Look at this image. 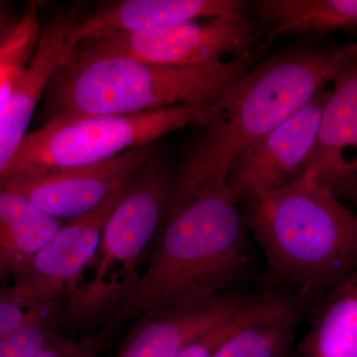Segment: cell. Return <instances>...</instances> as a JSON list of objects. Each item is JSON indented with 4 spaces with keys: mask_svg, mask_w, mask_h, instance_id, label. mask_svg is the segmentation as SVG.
Wrapping results in <instances>:
<instances>
[{
    "mask_svg": "<svg viewBox=\"0 0 357 357\" xmlns=\"http://www.w3.org/2000/svg\"><path fill=\"white\" fill-rule=\"evenodd\" d=\"M239 202L227 185L171 202L137 283L105 328L112 332L149 312L243 290L253 250Z\"/></svg>",
    "mask_w": 357,
    "mask_h": 357,
    "instance_id": "obj_1",
    "label": "cell"
},
{
    "mask_svg": "<svg viewBox=\"0 0 357 357\" xmlns=\"http://www.w3.org/2000/svg\"><path fill=\"white\" fill-rule=\"evenodd\" d=\"M356 60L357 43H351L282 52L255 65L192 141L175 170L172 201L227 185L244 149L306 107Z\"/></svg>",
    "mask_w": 357,
    "mask_h": 357,
    "instance_id": "obj_2",
    "label": "cell"
},
{
    "mask_svg": "<svg viewBox=\"0 0 357 357\" xmlns=\"http://www.w3.org/2000/svg\"><path fill=\"white\" fill-rule=\"evenodd\" d=\"M244 202L249 231L277 287L309 303L357 278V211L307 172Z\"/></svg>",
    "mask_w": 357,
    "mask_h": 357,
    "instance_id": "obj_3",
    "label": "cell"
},
{
    "mask_svg": "<svg viewBox=\"0 0 357 357\" xmlns=\"http://www.w3.org/2000/svg\"><path fill=\"white\" fill-rule=\"evenodd\" d=\"M255 61L248 55L206 65L165 66L74 50L45 89V123L223 102Z\"/></svg>",
    "mask_w": 357,
    "mask_h": 357,
    "instance_id": "obj_4",
    "label": "cell"
},
{
    "mask_svg": "<svg viewBox=\"0 0 357 357\" xmlns=\"http://www.w3.org/2000/svg\"><path fill=\"white\" fill-rule=\"evenodd\" d=\"M174 181L175 171L155 150L107 218L91 276L70 295L68 318L86 321L112 312L133 290L165 222Z\"/></svg>",
    "mask_w": 357,
    "mask_h": 357,
    "instance_id": "obj_5",
    "label": "cell"
},
{
    "mask_svg": "<svg viewBox=\"0 0 357 357\" xmlns=\"http://www.w3.org/2000/svg\"><path fill=\"white\" fill-rule=\"evenodd\" d=\"M223 102L184 105L134 114L100 115L66 123H45L28 133L0 178L91 165L191 124L208 126Z\"/></svg>",
    "mask_w": 357,
    "mask_h": 357,
    "instance_id": "obj_6",
    "label": "cell"
},
{
    "mask_svg": "<svg viewBox=\"0 0 357 357\" xmlns=\"http://www.w3.org/2000/svg\"><path fill=\"white\" fill-rule=\"evenodd\" d=\"M256 23L246 16H218L145 30L114 33L77 44L84 55L129 57L165 66H201L250 55Z\"/></svg>",
    "mask_w": 357,
    "mask_h": 357,
    "instance_id": "obj_7",
    "label": "cell"
},
{
    "mask_svg": "<svg viewBox=\"0 0 357 357\" xmlns=\"http://www.w3.org/2000/svg\"><path fill=\"white\" fill-rule=\"evenodd\" d=\"M157 148L129 150L91 164L0 178V187L22 195L56 220H73L95 210L115 192L128 187Z\"/></svg>",
    "mask_w": 357,
    "mask_h": 357,
    "instance_id": "obj_8",
    "label": "cell"
},
{
    "mask_svg": "<svg viewBox=\"0 0 357 357\" xmlns=\"http://www.w3.org/2000/svg\"><path fill=\"white\" fill-rule=\"evenodd\" d=\"M128 187L95 210L63 222L55 236L16 272L15 284L9 290L26 304L45 309L69 298L95 258L103 227Z\"/></svg>",
    "mask_w": 357,
    "mask_h": 357,
    "instance_id": "obj_9",
    "label": "cell"
},
{
    "mask_svg": "<svg viewBox=\"0 0 357 357\" xmlns=\"http://www.w3.org/2000/svg\"><path fill=\"white\" fill-rule=\"evenodd\" d=\"M331 89L244 149L230 168L227 185L237 199L255 198L287 187L304 176Z\"/></svg>",
    "mask_w": 357,
    "mask_h": 357,
    "instance_id": "obj_10",
    "label": "cell"
},
{
    "mask_svg": "<svg viewBox=\"0 0 357 357\" xmlns=\"http://www.w3.org/2000/svg\"><path fill=\"white\" fill-rule=\"evenodd\" d=\"M79 7H63L42 26L41 37L24 79L0 115V177L28 135V128L51 77L79 44Z\"/></svg>",
    "mask_w": 357,
    "mask_h": 357,
    "instance_id": "obj_11",
    "label": "cell"
},
{
    "mask_svg": "<svg viewBox=\"0 0 357 357\" xmlns=\"http://www.w3.org/2000/svg\"><path fill=\"white\" fill-rule=\"evenodd\" d=\"M256 292L237 291L149 312L138 319L115 357H177L195 338L248 304Z\"/></svg>",
    "mask_w": 357,
    "mask_h": 357,
    "instance_id": "obj_12",
    "label": "cell"
},
{
    "mask_svg": "<svg viewBox=\"0 0 357 357\" xmlns=\"http://www.w3.org/2000/svg\"><path fill=\"white\" fill-rule=\"evenodd\" d=\"M305 174L342 196L357 183V60L333 81Z\"/></svg>",
    "mask_w": 357,
    "mask_h": 357,
    "instance_id": "obj_13",
    "label": "cell"
},
{
    "mask_svg": "<svg viewBox=\"0 0 357 357\" xmlns=\"http://www.w3.org/2000/svg\"><path fill=\"white\" fill-rule=\"evenodd\" d=\"M218 16H245L239 0H122L110 2L77 21L79 44L114 34L145 31L185 21Z\"/></svg>",
    "mask_w": 357,
    "mask_h": 357,
    "instance_id": "obj_14",
    "label": "cell"
},
{
    "mask_svg": "<svg viewBox=\"0 0 357 357\" xmlns=\"http://www.w3.org/2000/svg\"><path fill=\"white\" fill-rule=\"evenodd\" d=\"M62 225L22 195L0 187V259L6 271H20Z\"/></svg>",
    "mask_w": 357,
    "mask_h": 357,
    "instance_id": "obj_15",
    "label": "cell"
},
{
    "mask_svg": "<svg viewBox=\"0 0 357 357\" xmlns=\"http://www.w3.org/2000/svg\"><path fill=\"white\" fill-rule=\"evenodd\" d=\"M252 6L268 41L357 26V0H259Z\"/></svg>",
    "mask_w": 357,
    "mask_h": 357,
    "instance_id": "obj_16",
    "label": "cell"
},
{
    "mask_svg": "<svg viewBox=\"0 0 357 357\" xmlns=\"http://www.w3.org/2000/svg\"><path fill=\"white\" fill-rule=\"evenodd\" d=\"M296 357H357V278L321 301Z\"/></svg>",
    "mask_w": 357,
    "mask_h": 357,
    "instance_id": "obj_17",
    "label": "cell"
},
{
    "mask_svg": "<svg viewBox=\"0 0 357 357\" xmlns=\"http://www.w3.org/2000/svg\"><path fill=\"white\" fill-rule=\"evenodd\" d=\"M306 305L297 301L248 324L213 357H296V333Z\"/></svg>",
    "mask_w": 357,
    "mask_h": 357,
    "instance_id": "obj_18",
    "label": "cell"
},
{
    "mask_svg": "<svg viewBox=\"0 0 357 357\" xmlns=\"http://www.w3.org/2000/svg\"><path fill=\"white\" fill-rule=\"evenodd\" d=\"M300 300L295 293L274 285L258 290L248 304L195 338L177 357H213L243 326Z\"/></svg>",
    "mask_w": 357,
    "mask_h": 357,
    "instance_id": "obj_19",
    "label": "cell"
},
{
    "mask_svg": "<svg viewBox=\"0 0 357 357\" xmlns=\"http://www.w3.org/2000/svg\"><path fill=\"white\" fill-rule=\"evenodd\" d=\"M41 32L38 6L31 2L0 44V115L24 79Z\"/></svg>",
    "mask_w": 357,
    "mask_h": 357,
    "instance_id": "obj_20",
    "label": "cell"
},
{
    "mask_svg": "<svg viewBox=\"0 0 357 357\" xmlns=\"http://www.w3.org/2000/svg\"><path fill=\"white\" fill-rule=\"evenodd\" d=\"M60 337L44 311L0 338V357H34Z\"/></svg>",
    "mask_w": 357,
    "mask_h": 357,
    "instance_id": "obj_21",
    "label": "cell"
},
{
    "mask_svg": "<svg viewBox=\"0 0 357 357\" xmlns=\"http://www.w3.org/2000/svg\"><path fill=\"white\" fill-rule=\"evenodd\" d=\"M109 331L82 340L59 337L34 357H96L102 351L110 335Z\"/></svg>",
    "mask_w": 357,
    "mask_h": 357,
    "instance_id": "obj_22",
    "label": "cell"
},
{
    "mask_svg": "<svg viewBox=\"0 0 357 357\" xmlns=\"http://www.w3.org/2000/svg\"><path fill=\"white\" fill-rule=\"evenodd\" d=\"M45 310V307L26 304L9 289L0 292V338L13 333L28 319Z\"/></svg>",
    "mask_w": 357,
    "mask_h": 357,
    "instance_id": "obj_23",
    "label": "cell"
},
{
    "mask_svg": "<svg viewBox=\"0 0 357 357\" xmlns=\"http://www.w3.org/2000/svg\"><path fill=\"white\" fill-rule=\"evenodd\" d=\"M16 22L17 20H11L10 15L7 13L6 7L0 4V44L13 29Z\"/></svg>",
    "mask_w": 357,
    "mask_h": 357,
    "instance_id": "obj_24",
    "label": "cell"
},
{
    "mask_svg": "<svg viewBox=\"0 0 357 357\" xmlns=\"http://www.w3.org/2000/svg\"><path fill=\"white\" fill-rule=\"evenodd\" d=\"M342 198L349 199L351 203L354 204V206H357V183L356 184H354L352 185L351 189L349 190L344 196H342Z\"/></svg>",
    "mask_w": 357,
    "mask_h": 357,
    "instance_id": "obj_25",
    "label": "cell"
},
{
    "mask_svg": "<svg viewBox=\"0 0 357 357\" xmlns=\"http://www.w3.org/2000/svg\"><path fill=\"white\" fill-rule=\"evenodd\" d=\"M6 271V268L4 266L3 262L0 259V278H1L2 275L4 274V272Z\"/></svg>",
    "mask_w": 357,
    "mask_h": 357,
    "instance_id": "obj_26",
    "label": "cell"
}]
</instances>
